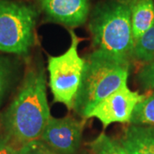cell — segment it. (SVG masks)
<instances>
[{"instance_id": "5b68a950", "label": "cell", "mask_w": 154, "mask_h": 154, "mask_svg": "<svg viewBox=\"0 0 154 154\" xmlns=\"http://www.w3.org/2000/svg\"><path fill=\"white\" fill-rule=\"evenodd\" d=\"M36 19L31 6L0 0V51L27 54L34 40Z\"/></svg>"}, {"instance_id": "e0dca14e", "label": "cell", "mask_w": 154, "mask_h": 154, "mask_svg": "<svg viewBox=\"0 0 154 154\" xmlns=\"http://www.w3.org/2000/svg\"><path fill=\"white\" fill-rule=\"evenodd\" d=\"M0 154H12L11 153V148L7 146L0 145Z\"/></svg>"}, {"instance_id": "3957f363", "label": "cell", "mask_w": 154, "mask_h": 154, "mask_svg": "<svg viewBox=\"0 0 154 154\" xmlns=\"http://www.w3.org/2000/svg\"><path fill=\"white\" fill-rule=\"evenodd\" d=\"M94 51L122 60L132 56L134 40L131 24V7L122 0L99 5L89 23Z\"/></svg>"}, {"instance_id": "7a4b0ae2", "label": "cell", "mask_w": 154, "mask_h": 154, "mask_svg": "<svg viewBox=\"0 0 154 154\" xmlns=\"http://www.w3.org/2000/svg\"><path fill=\"white\" fill-rule=\"evenodd\" d=\"M129 63L94 51L85 59V68L74 110L87 119L100 101L128 83Z\"/></svg>"}, {"instance_id": "7c38bea8", "label": "cell", "mask_w": 154, "mask_h": 154, "mask_svg": "<svg viewBox=\"0 0 154 154\" xmlns=\"http://www.w3.org/2000/svg\"><path fill=\"white\" fill-rule=\"evenodd\" d=\"M130 123L141 126H154V94L138 104Z\"/></svg>"}, {"instance_id": "4fadbf2b", "label": "cell", "mask_w": 154, "mask_h": 154, "mask_svg": "<svg viewBox=\"0 0 154 154\" xmlns=\"http://www.w3.org/2000/svg\"><path fill=\"white\" fill-rule=\"evenodd\" d=\"M89 146L93 154H129L121 142L111 139L105 133H101Z\"/></svg>"}, {"instance_id": "30bf717a", "label": "cell", "mask_w": 154, "mask_h": 154, "mask_svg": "<svg viewBox=\"0 0 154 154\" xmlns=\"http://www.w3.org/2000/svg\"><path fill=\"white\" fill-rule=\"evenodd\" d=\"M130 7L133 37L136 41L154 25V2L135 0Z\"/></svg>"}, {"instance_id": "ac0fdd59", "label": "cell", "mask_w": 154, "mask_h": 154, "mask_svg": "<svg viewBox=\"0 0 154 154\" xmlns=\"http://www.w3.org/2000/svg\"><path fill=\"white\" fill-rule=\"evenodd\" d=\"M122 1H124L125 3H127V4H128L129 5H132L133 3L135 1V0H122Z\"/></svg>"}, {"instance_id": "9a60e30c", "label": "cell", "mask_w": 154, "mask_h": 154, "mask_svg": "<svg viewBox=\"0 0 154 154\" xmlns=\"http://www.w3.org/2000/svg\"><path fill=\"white\" fill-rule=\"evenodd\" d=\"M11 67L5 57L0 56V105L11 82Z\"/></svg>"}, {"instance_id": "9c48e42d", "label": "cell", "mask_w": 154, "mask_h": 154, "mask_svg": "<svg viewBox=\"0 0 154 154\" xmlns=\"http://www.w3.org/2000/svg\"><path fill=\"white\" fill-rule=\"evenodd\" d=\"M120 142L129 154H154V126L132 124Z\"/></svg>"}, {"instance_id": "8992f818", "label": "cell", "mask_w": 154, "mask_h": 154, "mask_svg": "<svg viewBox=\"0 0 154 154\" xmlns=\"http://www.w3.org/2000/svg\"><path fill=\"white\" fill-rule=\"evenodd\" d=\"M146 98V96L130 90L128 84H124L100 101L90 111L87 119H99L104 128L116 122H130L134 109Z\"/></svg>"}, {"instance_id": "d6986e66", "label": "cell", "mask_w": 154, "mask_h": 154, "mask_svg": "<svg viewBox=\"0 0 154 154\" xmlns=\"http://www.w3.org/2000/svg\"><path fill=\"white\" fill-rule=\"evenodd\" d=\"M11 153L12 154H21L20 152H18V150H15V149H13V148H11Z\"/></svg>"}, {"instance_id": "277c9868", "label": "cell", "mask_w": 154, "mask_h": 154, "mask_svg": "<svg viewBox=\"0 0 154 154\" xmlns=\"http://www.w3.org/2000/svg\"><path fill=\"white\" fill-rule=\"evenodd\" d=\"M71 44L63 54L48 57L49 86L53 100L71 110L81 86L85 59L78 53L80 38L70 30Z\"/></svg>"}, {"instance_id": "6da1fadb", "label": "cell", "mask_w": 154, "mask_h": 154, "mask_svg": "<svg viewBox=\"0 0 154 154\" xmlns=\"http://www.w3.org/2000/svg\"><path fill=\"white\" fill-rule=\"evenodd\" d=\"M51 117L45 72L39 63L26 74L22 88L4 115V124L9 136L22 146L40 138Z\"/></svg>"}, {"instance_id": "2e32d148", "label": "cell", "mask_w": 154, "mask_h": 154, "mask_svg": "<svg viewBox=\"0 0 154 154\" xmlns=\"http://www.w3.org/2000/svg\"><path fill=\"white\" fill-rule=\"evenodd\" d=\"M138 82L146 90L154 89V62L146 63L138 73Z\"/></svg>"}, {"instance_id": "ba28073f", "label": "cell", "mask_w": 154, "mask_h": 154, "mask_svg": "<svg viewBox=\"0 0 154 154\" xmlns=\"http://www.w3.org/2000/svg\"><path fill=\"white\" fill-rule=\"evenodd\" d=\"M38 2L50 19L69 27L84 24L90 10L88 0H38Z\"/></svg>"}, {"instance_id": "8fae6325", "label": "cell", "mask_w": 154, "mask_h": 154, "mask_svg": "<svg viewBox=\"0 0 154 154\" xmlns=\"http://www.w3.org/2000/svg\"><path fill=\"white\" fill-rule=\"evenodd\" d=\"M132 56L146 63L154 62V25L134 41Z\"/></svg>"}, {"instance_id": "52a82bcc", "label": "cell", "mask_w": 154, "mask_h": 154, "mask_svg": "<svg viewBox=\"0 0 154 154\" xmlns=\"http://www.w3.org/2000/svg\"><path fill=\"white\" fill-rule=\"evenodd\" d=\"M84 122L72 116L51 117L39 140L60 154H75L80 147Z\"/></svg>"}, {"instance_id": "5bb4252c", "label": "cell", "mask_w": 154, "mask_h": 154, "mask_svg": "<svg viewBox=\"0 0 154 154\" xmlns=\"http://www.w3.org/2000/svg\"><path fill=\"white\" fill-rule=\"evenodd\" d=\"M18 152L21 154H60L39 139L25 144Z\"/></svg>"}]
</instances>
